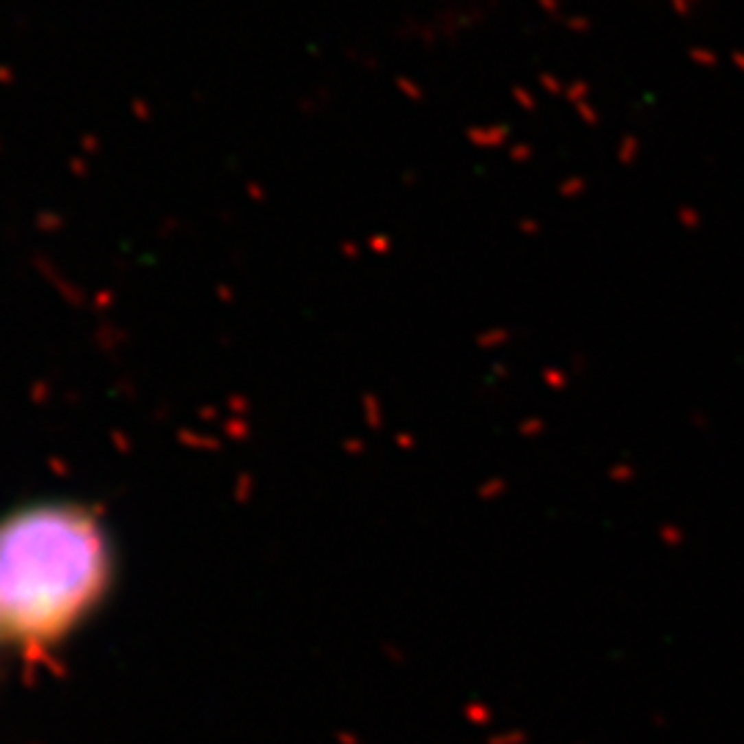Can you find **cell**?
Wrapping results in <instances>:
<instances>
[{
	"label": "cell",
	"instance_id": "6da1fadb",
	"mask_svg": "<svg viewBox=\"0 0 744 744\" xmlns=\"http://www.w3.org/2000/svg\"><path fill=\"white\" fill-rule=\"evenodd\" d=\"M111 546L78 504H36L0 521V631L25 648L61 642L105 596Z\"/></svg>",
	"mask_w": 744,
	"mask_h": 744
}]
</instances>
